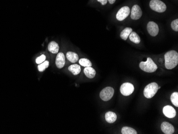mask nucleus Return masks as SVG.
<instances>
[{"label": "nucleus", "instance_id": "11", "mask_svg": "<svg viewBox=\"0 0 178 134\" xmlns=\"http://www.w3.org/2000/svg\"><path fill=\"white\" fill-rule=\"evenodd\" d=\"M161 130L165 134H172L174 133L175 129L171 123L167 122H163L162 123Z\"/></svg>", "mask_w": 178, "mask_h": 134}, {"label": "nucleus", "instance_id": "27", "mask_svg": "<svg viewBox=\"0 0 178 134\" xmlns=\"http://www.w3.org/2000/svg\"><path fill=\"white\" fill-rule=\"evenodd\" d=\"M108 1L110 2V4H114V3H115V1H116V0H108Z\"/></svg>", "mask_w": 178, "mask_h": 134}, {"label": "nucleus", "instance_id": "28", "mask_svg": "<svg viewBox=\"0 0 178 134\" xmlns=\"http://www.w3.org/2000/svg\"><path fill=\"white\" fill-rule=\"evenodd\" d=\"M160 88H161V87H158V89H160Z\"/></svg>", "mask_w": 178, "mask_h": 134}, {"label": "nucleus", "instance_id": "15", "mask_svg": "<svg viewBox=\"0 0 178 134\" xmlns=\"http://www.w3.org/2000/svg\"><path fill=\"white\" fill-rule=\"evenodd\" d=\"M84 73L88 78L92 79L96 76V71L91 67H86L84 69Z\"/></svg>", "mask_w": 178, "mask_h": 134}, {"label": "nucleus", "instance_id": "5", "mask_svg": "<svg viewBox=\"0 0 178 134\" xmlns=\"http://www.w3.org/2000/svg\"><path fill=\"white\" fill-rule=\"evenodd\" d=\"M114 93V89L113 88L111 87L105 88L100 92V98L101 99L102 101L105 102L110 101L113 96Z\"/></svg>", "mask_w": 178, "mask_h": 134}, {"label": "nucleus", "instance_id": "21", "mask_svg": "<svg viewBox=\"0 0 178 134\" xmlns=\"http://www.w3.org/2000/svg\"><path fill=\"white\" fill-rule=\"evenodd\" d=\"M79 63L83 67H91L92 66L91 62L87 58H81L79 60Z\"/></svg>", "mask_w": 178, "mask_h": 134}, {"label": "nucleus", "instance_id": "19", "mask_svg": "<svg viewBox=\"0 0 178 134\" xmlns=\"http://www.w3.org/2000/svg\"><path fill=\"white\" fill-rule=\"evenodd\" d=\"M129 39H130L131 41H132V42L136 43V44H139L141 42V39L139 37V36L138 35V34L135 32L132 31L130 33L129 36Z\"/></svg>", "mask_w": 178, "mask_h": 134}, {"label": "nucleus", "instance_id": "13", "mask_svg": "<svg viewBox=\"0 0 178 134\" xmlns=\"http://www.w3.org/2000/svg\"><path fill=\"white\" fill-rule=\"evenodd\" d=\"M105 119L108 123H113L117 119V116L114 112L109 111L105 114Z\"/></svg>", "mask_w": 178, "mask_h": 134}, {"label": "nucleus", "instance_id": "17", "mask_svg": "<svg viewBox=\"0 0 178 134\" xmlns=\"http://www.w3.org/2000/svg\"><path fill=\"white\" fill-rule=\"evenodd\" d=\"M69 71L72 73L74 75H78L81 71V66L77 64H73L68 67Z\"/></svg>", "mask_w": 178, "mask_h": 134}, {"label": "nucleus", "instance_id": "20", "mask_svg": "<svg viewBox=\"0 0 178 134\" xmlns=\"http://www.w3.org/2000/svg\"><path fill=\"white\" fill-rule=\"evenodd\" d=\"M121 132L122 134H137L134 129L129 127H123Z\"/></svg>", "mask_w": 178, "mask_h": 134}, {"label": "nucleus", "instance_id": "24", "mask_svg": "<svg viewBox=\"0 0 178 134\" xmlns=\"http://www.w3.org/2000/svg\"><path fill=\"white\" fill-rule=\"evenodd\" d=\"M46 59V56H45L44 55H42L40 57H38L36 59V63L37 64H40L42 63L43 62H44Z\"/></svg>", "mask_w": 178, "mask_h": 134}, {"label": "nucleus", "instance_id": "1", "mask_svg": "<svg viewBox=\"0 0 178 134\" xmlns=\"http://www.w3.org/2000/svg\"><path fill=\"white\" fill-rule=\"evenodd\" d=\"M165 67L167 69H172L176 67L178 64V52L175 50L169 51L164 56Z\"/></svg>", "mask_w": 178, "mask_h": 134}, {"label": "nucleus", "instance_id": "7", "mask_svg": "<svg viewBox=\"0 0 178 134\" xmlns=\"http://www.w3.org/2000/svg\"><path fill=\"white\" fill-rule=\"evenodd\" d=\"M130 7L128 6H125L123 7H121L119 10L116 14V19L119 21H122L128 17L130 13Z\"/></svg>", "mask_w": 178, "mask_h": 134}, {"label": "nucleus", "instance_id": "9", "mask_svg": "<svg viewBox=\"0 0 178 134\" xmlns=\"http://www.w3.org/2000/svg\"><path fill=\"white\" fill-rule=\"evenodd\" d=\"M131 12V18L134 20H138L141 18L143 12L141 8L138 5H134L132 7Z\"/></svg>", "mask_w": 178, "mask_h": 134}, {"label": "nucleus", "instance_id": "4", "mask_svg": "<svg viewBox=\"0 0 178 134\" xmlns=\"http://www.w3.org/2000/svg\"><path fill=\"white\" fill-rule=\"evenodd\" d=\"M149 6L152 10L160 13L164 12L166 10V4L160 0H151Z\"/></svg>", "mask_w": 178, "mask_h": 134}, {"label": "nucleus", "instance_id": "22", "mask_svg": "<svg viewBox=\"0 0 178 134\" xmlns=\"http://www.w3.org/2000/svg\"><path fill=\"white\" fill-rule=\"evenodd\" d=\"M49 61H47V60H45L44 62H43L42 63L40 64H39V65L37 66V68H38V70L40 72H43V71L45 70V69H47L48 67H49Z\"/></svg>", "mask_w": 178, "mask_h": 134}, {"label": "nucleus", "instance_id": "26", "mask_svg": "<svg viewBox=\"0 0 178 134\" xmlns=\"http://www.w3.org/2000/svg\"><path fill=\"white\" fill-rule=\"evenodd\" d=\"M99 2L102 4V6L106 5L108 2V0H97Z\"/></svg>", "mask_w": 178, "mask_h": 134}, {"label": "nucleus", "instance_id": "8", "mask_svg": "<svg viewBox=\"0 0 178 134\" xmlns=\"http://www.w3.org/2000/svg\"><path fill=\"white\" fill-rule=\"evenodd\" d=\"M148 33L152 36H156L159 32V27L156 22H149L147 26Z\"/></svg>", "mask_w": 178, "mask_h": 134}, {"label": "nucleus", "instance_id": "16", "mask_svg": "<svg viewBox=\"0 0 178 134\" xmlns=\"http://www.w3.org/2000/svg\"><path fill=\"white\" fill-rule=\"evenodd\" d=\"M66 57L68 60L73 63H75L78 60V55L76 53L72 51H68L66 54Z\"/></svg>", "mask_w": 178, "mask_h": 134}, {"label": "nucleus", "instance_id": "6", "mask_svg": "<svg viewBox=\"0 0 178 134\" xmlns=\"http://www.w3.org/2000/svg\"><path fill=\"white\" fill-rule=\"evenodd\" d=\"M134 85L129 82H125L121 85L120 88L121 93L123 96H128L134 93Z\"/></svg>", "mask_w": 178, "mask_h": 134}, {"label": "nucleus", "instance_id": "25", "mask_svg": "<svg viewBox=\"0 0 178 134\" xmlns=\"http://www.w3.org/2000/svg\"><path fill=\"white\" fill-rule=\"evenodd\" d=\"M171 28H172L173 30H174L175 31L178 32V19H176L175 21H173L171 22Z\"/></svg>", "mask_w": 178, "mask_h": 134}, {"label": "nucleus", "instance_id": "23", "mask_svg": "<svg viewBox=\"0 0 178 134\" xmlns=\"http://www.w3.org/2000/svg\"><path fill=\"white\" fill-rule=\"evenodd\" d=\"M171 102L175 106H178V93L175 92L171 96Z\"/></svg>", "mask_w": 178, "mask_h": 134}, {"label": "nucleus", "instance_id": "12", "mask_svg": "<svg viewBox=\"0 0 178 134\" xmlns=\"http://www.w3.org/2000/svg\"><path fill=\"white\" fill-rule=\"evenodd\" d=\"M55 63L58 69H62L65 66V56L63 52H59L58 54Z\"/></svg>", "mask_w": 178, "mask_h": 134}, {"label": "nucleus", "instance_id": "2", "mask_svg": "<svg viewBox=\"0 0 178 134\" xmlns=\"http://www.w3.org/2000/svg\"><path fill=\"white\" fill-rule=\"evenodd\" d=\"M139 67L141 70L148 73L154 72L157 69V66L150 57L147 58L146 62H140Z\"/></svg>", "mask_w": 178, "mask_h": 134}, {"label": "nucleus", "instance_id": "18", "mask_svg": "<svg viewBox=\"0 0 178 134\" xmlns=\"http://www.w3.org/2000/svg\"><path fill=\"white\" fill-rule=\"evenodd\" d=\"M132 32V28L130 27H126L122 31L120 34V36L122 38V39L126 40L130 36V33Z\"/></svg>", "mask_w": 178, "mask_h": 134}, {"label": "nucleus", "instance_id": "10", "mask_svg": "<svg viewBox=\"0 0 178 134\" xmlns=\"http://www.w3.org/2000/svg\"><path fill=\"white\" fill-rule=\"evenodd\" d=\"M164 114L168 118H173L176 116V111L172 106L167 105L164 107L163 109Z\"/></svg>", "mask_w": 178, "mask_h": 134}, {"label": "nucleus", "instance_id": "14", "mask_svg": "<svg viewBox=\"0 0 178 134\" xmlns=\"http://www.w3.org/2000/svg\"><path fill=\"white\" fill-rule=\"evenodd\" d=\"M48 50L52 54H57L59 50V45L55 41H51L49 44Z\"/></svg>", "mask_w": 178, "mask_h": 134}, {"label": "nucleus", "instance_id": "3", "mask_svg": "<svg viewBox=\"0 0 178 134\" xmlns=\"http://www.w3.org/2000/svg\"><path fill=\"white\" fill-rule=\"evenodd\" d=\"M158 90V86L156 82L149 84L143 90V95L147 98H151L154 97Z\"/></svg>", "mask_w": 178, "mask_h": 134}]
</instances>
